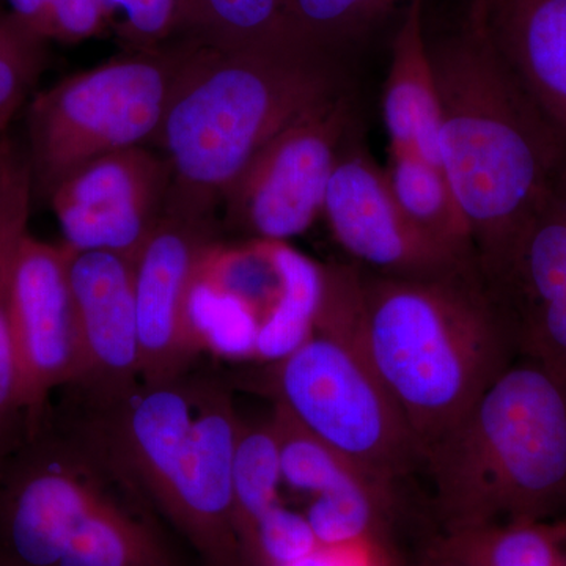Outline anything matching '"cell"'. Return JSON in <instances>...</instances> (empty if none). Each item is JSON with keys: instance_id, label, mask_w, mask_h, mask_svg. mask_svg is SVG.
<instances>
[{"instance_id": "34", "label": "cell", "mask_w": 566, "mask_h": 566, "mask_svg": "<svg viewBox=\"0 0 566 566\" xmlns=\"http://www.w3.org/2000/svg\"><path fill=\"white\" fill-rule=\"evenodd\" d=\"M424 566H468L461 564V562L455 560V558L446 556V554L439 553L436 554L433 560L428 562Z\"/></svg>"}, {"instance_id": "10", "label": "cell", "mask_w": 566, "mask_h": 566, "mask_svg": "<svg viewBox=\"0 0 566 566\" xmlns=\"http://www.w3.org/2000/svg\"><path fill=\"white\" fill-rule=\"evenodd\" d=\"M65 244L22 237L11 274L10 314L18 365V409L32 417L55 387L80 382L81 348Z\"/></svg>"}, {"instance_id": "31", "label": "cell", "mask_w": 566, "mask_h": 566, "mask_svg": "<svg viewBox=\"0 0 566 566\" xmlns=\"http://www.w3.org/2000/svg\"><path fill=\"white\" fill-rule=\"evenodd\" d=\"M111 20L102 0H51L50 40L80 43L102 35Z\"/></svg>"}, {"instance_id": "21", "label": "cell", "mask_w": 566, "mask_h": 566, "mask_svg": "<svg viewBox=\"0 0 566 566\" xmlns=\"http://www.w3.org/2000/svg\"><path fill=\"white\" fill-rule=\"evenodd\" d=\"M273 253L281 275V294L260 324L253 349V357L271 364L311 337L323 296V264L283 241H273Z\"/></svg>"}, {"instance_id": "7", "label": "cell", "mask_w": 566, "mask_h": 566, "mask_svg": "<svg viewBox=\"0 0 566 566\" xmlns=\"http://www.w3.org/2000/svg\"><path fill=\"white\" fill-rule=\"evenodd\" d=\"M186 46L136 50L36 95L28 114L33 189L50 197L93 159L155 142Z\"/></svg>"}, {"instance_id": "8", "label": "cell", "mask_w": 566, "mask_h": 566, "mask_svg": "<svg viewBox=\"0 0 566 566\" xmlns=\"http://www.w3.org/2000/svg\"><path fill=\"white\" fill-rule=\"evenodd\" d=\"M353 125L348 93L273 137L227 189V218L251 240L286 241L323 214L331 175Z\"/></svg>"}, {"instance_id": "13", "label": "cell", "mask_w": 566, "mask_h": 566, "mask_svg": "<svg viewBox=\"0 0 566 566\" xmlns=\"http://www.w3.org/2000/svg\"><path fill=\"white\" fill-rule=\"evenodd\" d=\"M488 283L513 324L517 354L566 376V164Z\"/></svg>"}, {"instance_id": "6", "label": "cell", "mask_w": 566, "mask_h": 566, "mask_svg": "<svg viewBox=\"0 0 566 566\" xmlns=\"http://www.w3.org/2000/svg\"><path fill=\"white\" fill-rule=\"evenodd\" d=\"M240 417L229 395L180 379L129 394L115 423L123 463L218 564H233V458Z\"/></svg>"}, {"instance_id": "19", "label": "cell", "mask_w": 566, "mask_h": 566, "mask_svg": "<svg viewBox=\"0 0 566 566\" xmlns=\"http://www.w3.org/2000/svg\"><path fill=\"white\" fill-rule=\"evenodd\" d=\"M180 31L219 50H312L294 32L289 0H181Z\"/></svg>"}, {"instance_id": "4", "label": "cell", "mask_w": 566, "mask_h": 566, "mask_svg": "<svg viewBox=\"0 0 566 566\" xmlns=\"http://www.w3.org/2000/svg\"><path fill=\"white\" fill-rule=\"evenodd\" d=\"M422 474L458 528L566 515V376L517 356L423 453Z\"/></svg>"}, {"instance_id": "17", "label": "cell", "mask_w": 566, "mask_h": 566, "mask_svg": "<svg viewBox=\"0 0 566 566\" xmlns=\"http://www.w3.org/2000/svg\"><path fill=\"white\" fill-rule=\"evenodd\" d=\"M424 0H409L392 43L382 117L389 148H408L439 166V99L428 36Z\"/></svg>"}, {"instance_id": "32", "label": "cell", "mask_w": 566, "mask_h": 566, "mask_svg": "<svg viewBox=\"0 0 566 566\" xmlns=\"http://www.w3.org/2000/svg\"><path fill=\"white\" fill-rule=\"evenodd\" d=\"M9 13L36 36L50 41L51 0H7Z\"/></svg>"}, {"instance_id": "20", "label": "cell", "mask_w": 566, "mask_h": 566, "mask_svg": "<svg viewBox=\"0 0 566 566\" xmlns=\"http://www.w3.org/2000/svg\"><path fill=\"white\" fill-rule=\"evenodd\" d=\"M33 193L31 164L13 142L0 140V428L18 409V365L11 331L14 256L29 232Z\"/></svg>"}, {"instance_id": "12", "label": "cell", "mask_w": 566, "mask_h": 566, "mask_svg": "<svg viewBox=\"0 0 566 566\" xmlns=\"http://www.w3.org/2000/svg\"><path fill=\"white\" fill-rule=\"evenodd\" d=\"M323 214L335 241L375 273L431 275L476 262L419 232L395 202L385 169L363 148L342 147Z\"/></svg>"}, {"instance_id": "27", "label": "cell", "mask_w": 566, "mask_h": 566, "mask_svg": "<svg viewBox=\"0 0 566 566\" xmlns=\"http://www.w3.org/2000/svg\"><path fill=\"white\" fill-rule=\"evenodd\" d=\"M270 420L277 438L282 483L292 490L316 495L359 474L334 450L308 433L282 406L275 405Z\"/></svg>"}, {"instance_id": "25", "label": "cell", "mask_w": 566, "mask_h": 566, "mask_svg": "<svg viewBox=\"0 0 566 566\" xmlns=\"http://www.w3.org/2000/svg\"><path fill=\"white\" fill-rule=\"evenodd\" d=\"M409 0H289L294 32L312 50L337 59Z\"/></svg>"}, {"instance_id": "33", "label": "cell", "mask_w": 566, "mask_h": 566, "mask_svg": "<svg viewBox=\"0 0 566 566\" xmlns=\"http://www.w3.org/2000/svg\"><path fill=\"white\" fill-rule=\"evenodd\" d=\"M365 545L348 547L319 546L311 556L289 566H370L364 554Z\"/></svg>"}, {"instance_id": "9", "label": "cell", "mask_w": 566, "mask_h": 566, "mask_svg": "<svg viewBox=\"0 0 566 566\" xmlns=\"http://www.w3.org/2000/svg\"><path fill=\"white\" fill-rule=\"evenodd\" d=\"M169 188V163L145 147L93 159L50 193L63 244L136 259L166 211Z\"/></svg>"}, {"instance_id": "14", "label": "cell", "mask_w": 566, "mask_h": 566, "mask_svg": "<svg viewBox=\"0 0 566 566\" xmlns=\"http://www.w3.org/2000/svg\"><path fill=\"white\" fill-rule=\"evenodd\" d=\"M70 289L80 337V382L123 400L140 378L134 260L114 252H73Z\"/></svg>"}, {"instance_id": "22", "label": "cell", "mask_w": 566, "mask_h": 566, "mask_svg": "<svg viewBox=\"0 0 566 566\" xmlns=\"http://www.w3.org/2000/svg\"><path fill=\"white\" fill-rule=\"evenodd\" d=\"M439 553L468 566H566V517L458 528Z\"/></svg>"}, {"instance_id": "11", "label": "cell", "mask_w": 566, "mask_h": 566, "mask_svg": "<svg viewBox=\"0 0 566 566\" xmlns=\"http://www.w3.org/2000/svg\"><path fill=\"white\" fill-rule=\"evenodd\" d=\"M212 243L210 222L164 211L134 259L145 386L177 381L200 352L189 319V301L200 262Z\"/></svg>"}, {"instance_id": "2", "label": "cell", "mask_w": 566, "mask_h": 566, "mask_svg": "<svg viewBox=\"0 0 566 566\" xmlns=\"http://www.w3.org/2000/svg\"><path fill=\"white\" fill-rule=\"evenodd\" d=\"M352 331L423 453L520 356L476 262L431 275L360 270Z\"/></svg>"}, {"instance_id": "30", "label": "cell", "mask_w": 566, "mask_h": 566, "mask_svg": "<svg viewBox=\"0 0 566 566\" xmlns=\"http://www.w3.org/2000/svg\"><path fill=\"white\" fill-rule=\"evenodd\" d=\"M112 17L125 14L120 35L136 50L158 48L163 41L180 32L181 0H102Z\"/></svg>"}, {"instance_id": "29", "label": "cell", "mask_w": 566, "mask_h": 566, "mask_svg": "<svg viewBox=\"0 0 566 566\" xmlns=\"http://www.w3.org/2000/svg\"><path fill=\"white\" fill-rule=\"evenodd\" d=\"M318 547L307 517L281 502L256 524L249 554L264 566H289L311 556Z\"/></svg>"}, {"instance_id": "3", "label": "cell", "mask_w": 566, "mask_h": 566, "mask_svg": "<svg viewBox=\"0 0 566 566\" xmlns=\"http://www.w3.org/2000/svg\"><path fill=\"white\" fill-rule=\"evenodd\" d=\"M188 41L156 144L166 153V211L210 222L264 145L344 95L337 59L312 50L234 51Z\"/></svg>"}, {"instance_id": "15", "label": "cell", "mask_w": 566, "mask_h": 566, "mask_svg": "<svg viewBox=\"0 0 566 566\" xmlns=\"http://www.w3.org/2000/svg\"><path fill=\"white\" fill-rule=\"evenodd\" d=\"M506 69L566 147V0H474Z\"/></svg>"}, {"instance_id": "24", "label": "cell", "mask_w": 566, "mask_h": 566, "mask_svg": "<svg viewBox=\"0 0 566 566\" xmlns=\"http://www.w3.org/2000/svg\"><path fill=\"white\" fill-rule=\"evenodd\" d=\"M155 539L106 497L77 528L57 566H161Z\"/></svg>"}, {"instance_id": "18", "label": "cell", "mask_w": 566, "mask_h": 566, "mask_svg": "<svg viewBox=\"0 0 566 566\" xmlns=\"http://www.w3.org/2000/svg\"><path fill=\"white\" fill-rule=\"evenodd\" d=\"M385 172L395 202L419 232L457 255L476 260L471 227L441 166L408 148H389Z\"/></svg>"}, {"instance_id": "16", "label": "cell", "mask_w": 566, "mask_h": 566, "mask_svg": "<svg viewBox=\"0 0 566 566\" xmlns=\"http://www.w3.org/2000/svg\"><path fill=\"white\" fill-rule=\"evenodd\" d=\"M104 499L63 463L41 464L21 480L7 512V539L21 566H57L77 528Z\"/></svg>"}, {"instance_id": "23", "label": "cell", "mask_w": 566, "mask_h": 566, "mask_svg": "<svg viewBox=\"0 0 566 566\" xmlns=\"http://www.w3.org/2000/svg\"><path fill=\"white\" fill-rule=\"evenodd\" d=\"M281 458L271 420L241 424L233 458V517L241 547L249 554L256 524L281 504Z\"/></svg>"}, {"instance_id": "5", "label": "cell", "mask_w": 566, "mask_h": 566, "mask_svg": "<svg viewBox=\"0 0 566 566\" xmlns=\"http://www.w3.org/2000/svg\"><path fill=\"white\" fill-rule=\"evenodd\" d=\"M359 268L324 264L314 333L273 364L271 390L308 433L392 497L422 472L423 450L354 342Z\"/></svg>"}, {"instance_id": "26", "label": "cell", "mask_w": 566, "mask_h": 566, "mask_svg": "<svg viewBox=\"0 0 566 566\" xmlns=\"http://www.w3.org/2000/svg\"><path fill=\"white\" fill-rule=\"evenodd\" d=\"M390 499L363 475L354 474L340 485L314 495L305 517L322 547L365 545L378 513Z\"/></svg>"}, {"instance_id": "1", "label": "cell", "mask_w": 566, "mask_h": 566, "mask_svg": "<svg viewBox=\"0 0 566 566\" xmlns=\"http://www.w3.org/2000/svg\"><path fill=\"white\" fill-rule=\"evenodd\" d=\"M428 51L439 99V166L490 281L549 196L566 147L494 50L475 2L464 28L428 40Z\"/></svg>"}, {"instance_id": "28", "label": "cell", "mask_w": 566, "mask_h": 566, "mask_svg": "<svg viewBox=\"0 0 566 566\" xmlns=\"http://www.w3.org/2000/svg\"><path fill=\"white\" fill-rule=\"evenodd\" d=\"M46 41L0 10V133L31 95L44 66Z\"/></svg>"}]
</instances>
